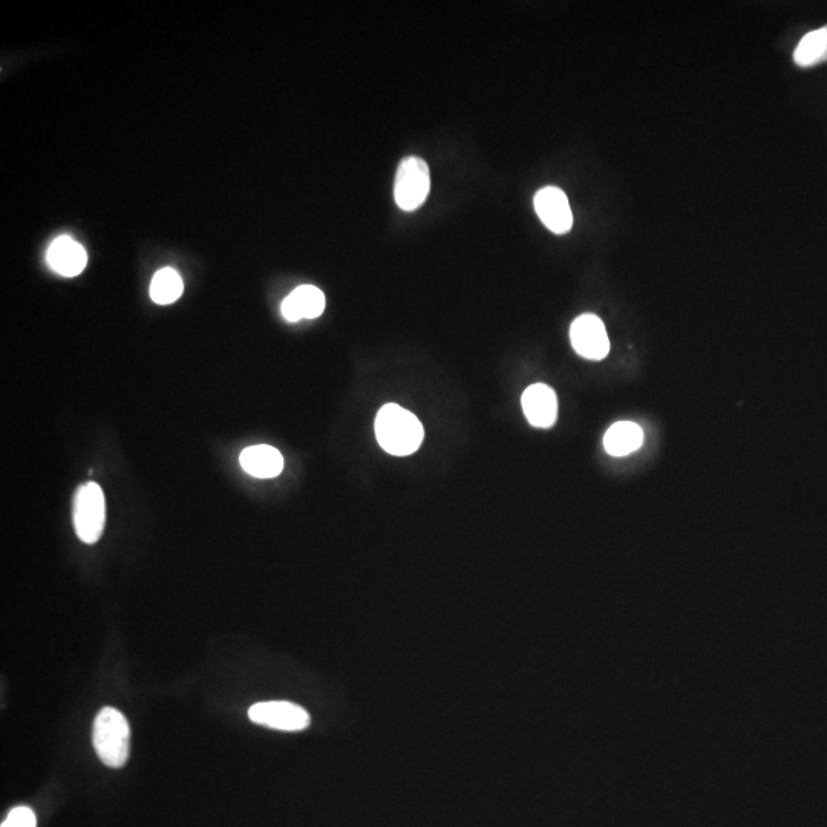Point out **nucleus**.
I'll use <instances>...</instances> for the list:
<instances>
[{"instance_id": "9b49d317", "label": "nucleus", "mask_w": 827, "mask_h": 827, "mask_svg": "<svg viewBox=\"0 0 827 827\" xmlns=\"http://www.w3.org/2000/svg\"><path fill=\"white\" fill-rule=\"evenodd\" d=\"M239 463L247 474L256 478H275L284 469V458L269 445L250 446L239 455Z\"/></svg>"}, {"instance_id": "6e6552de", "label": "nucleus", "mask_w": 827, "mask_h": 827, "mask_svg": "<svg viewBox=\"0 0 827 827\" xmlns=\"http://www.w3.org/2000/svg\"><path fill=\"white\" fill-rule=\"evenodd\" d=\"M524 414L535 428H552L558 417L555 391L544 383L529 386L521 397Z\"/></svg>"}, {"instance_id": "f257e3e1", "label": "nucleus", "mask_w": 827, "mask_h": 827, "mask_svg": "<svg viewBox=\"0 0 827 827\" xmlns=\"http://www.w3.org/2000/svg\"><path fill=\"white\" fill-rule=\"evenodd\" d=\"M374 428L383 451L396 457L414 454L425 437L420 420L396 403H388L380 409Z\"/></svg>"}, {"instance_id": "423d86ee", "label": "nucleus", "mask_w": 827, "mask_h": 827, "mask_svg": "<svg viewBox=\"0 0 827 827\" xmlns=\"http://www.w3.org/2000/svg\"><path fill=\"white\" fill-rule=\"evenodd\" d=\"M570 340L579 356L602 360L610 351V340L601 319L595 314H582L570 327Z\"/></svg>"}, {"instance_id": "39448f33", "label": "nucleus", "mask_w": 827, "mask_h": 827, "mask_svg": "<svg viewBox=\"0 0 827 827\" xmlns=\"http://www.w3.org/2000/svg\"><path fill=\"white\" fill-rule=\"evenodd\" d=\"M249 717L256 725L288 731V733L304 731L310 725V714L304 708L295 703L284 702V700L255 703L253 707H250Z\"/></svg>"}, {"instance_id": "f03ea898", "label": "nucleus", "mask_w": 827, "mask_h": 827, "mask_svg": "<svg viewBox=\"0 0 827 827\" xmlns=\"http://www.w3.org/2000/svg\"><path fill=\"white\" fill-rule=\"evenodd\" d=\"M92 743L103 765L123 768L131 752V728L125 714L115 708H102L95 717Z\"/></svg>"}, {"instance_id": "9d476101", "label": "nucleus", "mask_w": 827, "mask_h": 827, "mask_svg": "<svg viewBox=\"0 0 827 827\" xmlns=\"http://www.w3.org/2000/svg\"><path fill=\"white\" fill-rule=\"evenodd\" d=\"M325 296L318 287L301 285L282 302V316L288 322H298L301 319H316L324 313Z\"/></svg>"}, {"instance_id": "ddd939ff", "label": "nucleus", "mask_w": 827, "mask_h": 827, "mask_svg": "<svg viewBox=\"0 0 827 827\" xmlns=\"http://www.w3.org/2000/svg\"><path fill=\"white\" fill-rule=\"evenodd\" d=\"M794 62L800 68H814L827 62V25L800 40L794 51Z\"/></svg>"}, {"instance_id": "20e7f679", "label": "nucleus", "mask_w": 827, "mask_h": 827, "mask_svg": "<svg viewBox=\"0 0 827 827\" xmlns=\"http://www.w3.org/2000/svg\"><path fill=\"white\" fill-rule=\"evenodd\" d=\"M431 189V175L425 160L419 157H408L399 164L396 183H394V198L397 206L405 212L419 209L429 195Z\"/></svg>"}, {"instance_id": "1a4fd4ad", "label": "nucleus", "mask_w": 827, "mask_h": 827, "mask_svg": "<svg viewBox=\"0 0 827 827\" xmlns=\"http://www.w3.org/2000/svg\"><path fill=\"white\" fill-rule=\"evenodd\" d=\"M46 261L50 264L51 269L65 278H74L80 275L85 270L86 262H88V255L82 244L69 238V236H60L54 239L48 253H46Z\"/></svg>"}, {"instance_id": "7ed1b4c3", "label": "nucleus", "mask_w": 827, "mask_h": 827, "mask_svg": "<svg viewBox=\"0 0 827 827\" xmlns=\"http://www.w3.org/2000/svg\"><path fill=\"white\" fill-rule=\"evenodd\" d=\"M72 518L77 537L85 544H95L102 538L106 524L105 494L99 484H82L74 495Z\"/></svg>"}, {"instance_id": "4468645a", "label": "nucleus", "mask_w": 827, "mask_h": 827, "mask_svg": "<svg viewBox=\"0 0 827 827\" xmlns=\"http://www.w3.org/2000/svg\"><path fill=\"white\" fill-rule=\"evenodd\" d=\"M183 288V279L174 269L160 270L151 282L152 301L160 305L172 304L181 298Z\"/></svg>"}, {"instance_id": "f8f14e48", "label": "nucleus", "mask_w": 827, "mask_h": 827, "mask_svg": "<svg viewBox=\"0 0 827 827\" xmlns=\"http://www.w3.org/2000/svg\"><path fill=\"white\" fill-rule=\"evenodd\" d=\"M644 443V432L636 423L619 422L610 426L604 435V448L613 457H625L638 451Z\"/></svg>"}, {"instance_id": "0eeeda50", "label": "nucleus", "mask_w": 827, "mask_h": 827, "mask_svg": "<svg viewBox=\"0 0 827 827\" xmlns=\"http://www.w3.org/2000/svg\"><path fill=\"white\" fill-rule=\"evenodd\" d=\"M533 206L544 226L556 235H564L573 226L569 198L558 187H544L533 198Z\"/></svg>"}, {"instance_id": "2eb2a0df", "label": "nucleus", "mask_w": 827, "mask_h": 827, "mask_svg": "<svg viewBox=\"0 0 827 827\" xmlns=\"http://www.w3.org/2000/svg\"><path fill=\"white\" fill-rule=\"evenodd\" d=\"M37 820L36 815L34 812L31 811L30 808H25V806H19V808L11 809L10 814H8L7 820L2 823L0 827H36Z\"/></svg>"}]
</instances>
